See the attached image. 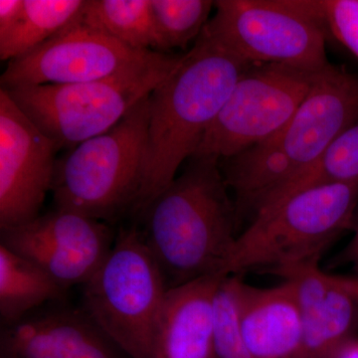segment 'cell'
<instances>
[{
    "label": "cell",
    "instance_id": "6da1fadb",
    "mask_svg": "<svg viewBox=\"0 0 358 358\" xmlns=\"http://www.w3.org/2000/svg\"><path fill=\"white\" fill-rule=\"evenodd\" d=\"M251 66L202 31L148 96V152L140 201L145 210L192 159L240 76Z\"/></svg>",
    "mask_w": 358,
    "mask_h": 358
},
{
    "label": "cell",
    "instance_id": "7a4b0ae2",
    "mask_svg": "<svg viewBox=\"0 0 358 358\" xmlns=\"http://www.w3.org/2000/svg\"><path fill=\"white\" fill-rule=\"evenodd\" d=\"M218 162L192 157L143 210L141 234L169 289L206 275L227 277L238 216Z\"/></svg>",
    "mask_w": 358,
    "mask_h": 358
},
{
    "label": "cell",
    "instance_id": "3957f363",
    "mask_svg": "<svg viewBox=\"0 0 358 358\" xmlns=\"http://www.w3.org/2000/svg\"><path fill=\"white\" fill-rule=\"evenodd\" d=\"M357 121L358 76L329 64L279 134L231 159L225 181L236 195L237 216L243 209L255 215Z\"/></svg>",
    "mask_w": 358,
    "mask_h": 358
},
{
    "label": "cell",
    "instance_id": "277c9868",
    "mask_svg": "<svg viewBox=\"0 0 358 358\" xmlns=\"http://www.w3.org/2000/svg\"><path fill=\"white\" fill-rule=\"evenodd\" d=\"M357 204L358 183H329L268 205L238 235L225 275L264 268L277 275L317 265L322 253L350 227Z\"/></svg>",
    "mask_w": 358,
    "mask_h": 358
},
{
    "label": "cell",
    "instance_id": "5b68a950",
    "mask_svg": "<svg viewBox=\"0 0 358 358\" xmlns=\"http://www.w3.org/2000/svg\"><path fill=\"white\" fill-rule=\"evenodd\" d=\"M148 96L109 131L57 160L52 188L56 209L103 222L138 207L148 152Z\"/></svg>",
    "mask_w": 358,
    "mask_h": 358
},
{
    "label": "cell",
    "instance_id": "8992f818",
    "mask_svg": "<svg viewBox=\"0 0 358 358\" xmlns=\"http://www.w3.org/2000/svg\"><path fill=\"white\" fill-rule=\"evenodd\" d=\"M83 287L87 315L129 358H152L155 327L169 286L136 228L122 230Z\"/></svg>",
    "mask_w": 358,
    "mask_h": 358
},
{
    "label": "cell",
    "instance_id": "52a82bcc",
    "mask_svg": "<svg viewBox=\"0 0 358 358\" xmlns=\"http://www.w3.org/2000/svg\"><path fill=\"white\" fill-rule=\"evenodd\" d=\"M181 58L182 54L164 53L141 69L87 83L2 89L59 150L77 147L121 122L178 67Z\"/></svg>",
    "mask_w": 358,
    "mask_h": 358
},
{
    "label": "cell",
    "instance_id": "ba28073f",
    "mask_svg": "<svg viewBox=\"0 0 358 358\" xmlns=\"http://www.w3.org/2000/svg\"><path fill=\"white\" fill-rule=\"evenodd\" d=\"M203 32L251 65L317 74L329 65L310 0H220Z\"/></svg>",
    "mask_w": 358,
    "mask_h": 358
},
{
    "label": "cell",
    "instance_id": "9c48e42d",
    "mask_svg": "<svg viewBox=\"0 0 358 358\" xmlns=\"http://www.w3.org/2000/svg\"><path fill=\"white\" fill-rule=\"evenodd\" d=\"M317 74L277 65L250 66L193 157L233 159L272 138L303 102Z\"/></svg>",
    "mask_w": 358,
    "mask_h": 358
},
{
    "label": "cell",
    "instance_id": "30bf717a",
    "mask_svg": "<svg viewBox=\"0 0 358 358\" xmlns=\"http://www.w3.org/2000/svg\"><path fill=\"white\" fill-rule=\"evenodd\" d=\"M162 54L134 50L77 20L38 48L10 61L1 88L99 81L141 69Z\"/></svg>",
    "mask_w": 358,
    "mask_h": 358
},
{
    "label": "cell",
    "instance_id": "8fae6325",
    "mask_svg": "<svg viewBox=\"0 0 358 358\" xmlns=\"http://www.w3.org/2000/svg\"><path fill=\"white\" fill-rule=\"evenodd\" d=\"M115 238L103 221L59 210L1 230V244L24 257L68 291L84 286L109 255Z\"/></svg>",
    "mask_w": 358,
    "mask_h": 358
},
{
    "label": "cell",
    "instance_id": "7c38bea8",
    "mask_svg": "<svg viewBox=\"0 0 358 358\" xmlns=\"http://www.w3.org/2000/svg\"><path fill=\"white\" fill-rule=\"evenodd\" d=\"M59 148L0 90V230L31 222L52 192Z\"/></svg>",
    "mask_w": 358,
    "mask_h": 358
},
{
    "label": "cell",
    "instance_id": "4fadbf2b",
    "mask_svg": "<svg viewBox=\"0 0 358 358\" xmlns=\"http://www.w3.org/2000/svg\"><path fill=\"white\" fill-rule=\"evenodd\" d=\"M277 275L293 284L300 307L301 358H338L352 343L357 324V301L317 265L292 268Z\"/></svg>",
    "mask_w": 358,
    "mask_h": 358
},
{
    "label": "cell",
    "instance_id": "5bb4252c",
    "mask_svg": "<svg viewBox=\"0 0 358 358\" xmlns=\"http://www.w3.org/2000/svg\"><path fill=\"white\" fill-rule=\"evenodd\" d=\"M14 358H122L124 353L82 308H55L26 317L2 331Z\"/></svg>",
    "mask_w": 358,
    "mask_h": 358
},
{
    "label": "cell",
    "instance_id": "9a60e30c",
    "mask_svg": "<svg viewBox=\"0 0 358 358\" xmlns=\"http://www.w3.org/2000/svg\"><path fill=\"white\" fill-rule=\"evenodd\" d=\"M224 278L206 275L167 289L152 358H216L214 301Z\"/></svg>",
    "mask_w": 358,
    "mask_h": 358
},
{
    "label": "cell",
    "instance_id": "2e32d148",
    "mask_svg": "<svg viewBox=\"0 0 358 358\" xmlns=\"http://www.w3.org/2000/svg\"><path fill=\"white\" fill-rule=\"evenodd\" d=\"M240 329L255 358H301L303 327L293 284L256 288L237 278Z\"/></svg>",
    "mask_w": 358,
    "mask_h": 358
},
{
    "label": "cell",
    "instance_id": "e0dca14e",
    "mask_svg": "<svg viewBox=\"0 0 358 358\" xmlns=\"http://www.w3.org/2000/svg\"><path fill=\"white\" fill-rule=\"evenodd\" d=\"M66 292L38 266L0 245V315L6 326L48 301H62Z\"/></svg>",
    "mask_w": 358,
    "mask_h": 358
},
{
    "label": "cell",
    "instance_id": "ac0fdd59",
    "mask_svg": "<svg viewBox=\"0 0 358 358\" xmlns=\"http://www.w3.org/2000/svg\"><path fill=\"white\" fill-rule=\"evenodd\" d=\"M79 20L138 51H157L150 0H86Z\"/></svg>",
    "mask_w": 358,
    "mask_h": 358
},
{
    "label": "cell",
    "instance_id": "d6986e66",
    "mask_svg": "<svg viewBox=\"0 0 358 358\" xmlns=\"http://www.w3.org/2000/svg\"><path fill=\"white\" fill-rule=\"evenodd\" d=\"M86 0H23L20 20L0 37V58L10 61L38 48L81 16Z\"/></svg>",
    "mask_w": 358,
    "mask_h": 358
},
{
    "label": "cell",
    "instance_id": "ffe728a7",
    "mask_svg": "<svg viewBox=\"0 0 358 358\" xmlns=\"http://www.w3.org/2000/svg\"><path fill=\"white\" fill-rule=\"evenodd\" d=\"M329 183H358V121L339 134L312 166L281 188L260 210L292 193Z\"/></svg>",
    "mask_w": 358,
    "mask_h": 358
},
{
    "label": "cell",
    "instance_id": "44dd1931",
    "mask_svg": "<svg viewBox=\"0 0 358 358\" xmlns=\"http://www.w3.org/2000/svg\"><path fill=\"white\" fill-rule=\"evenodd\" d=\"M157 34V51L185 49L196 42L215 1L210 0H150Z\"/></svg>",
    "mask_w": 358,
    "mask_h": 358
},
{
    "label": "cell",
    "instance_id": "7402d4cb",
    "mask_svg": "<svg viewBox=\"0 0 358 358\" xmlns=\"http://www.w3.org/2000/svg\"><path fill=\"white\" fill-rule=\"evenodd\" d=\"M238 275L225 277L214 301V345L216 358H255L240 329L237 303Z\"/></svg>",
    "mask_w": 358,
    "mask_h": 358
},
{
    "label": "cell",
    "instance_id": "603a6c76",
    "mask_svg": "<svg viewBox=\"0 0 358 358\" xmlns=\"http://www.w3.org/2000/svg\"><path fill=\"white\" fill-rule=\"evenodd\" d=\"M310 3L327 34L358 59V0H310Z\"/></svg>",
    "mask_w": 358,
    "mask_h": 358
},
{
    "label": "cell",
    "instance_id": "cb8c5ba5",
    "mask_svg": "<svg viewBox=\"0 0 358 358\" xmlns=\"http://www.w3.org/2000/svg\"><path fill=\"white\" fill-rule=\"evenodd\" d=\"M23 10V0H1L0 1V37L7 33L20 20Z\"/></svg>",
    "mask_w": 358,
    "mask_h": 358
},
{
    "label": "cell",
    "instance_id": "d4e9b609",
    "mask_svg": "<svg viewBox=\"0 0 358 358\" xmlns=\"http://www.w3.org/2000/svg\"><path fill=\"white\" fill-rule=\"evenodd\" d=\"M331 281L350 294L358 303V278L343 277V275H329Z\"/></svg>",
    "mask_w": 358,
    "mask_h": 358
},
{
    "label": "cell",
    "instance_id": "484cf974",
    "mask_svg": "<svg viewBox=\"0 0 358 358\" xmlns=\"http://www.w3.org/2000/svg\"><path fill=\"white\" fill-rule=\"evenodd\" d=\"M345 256L348 260L352 261L355 264L358 263V229L345 251Z\"/></svg>",
    "mask_w": 358,
    "mask_h": 358
},
{
    "label": "cell",
    "instance_id": "4316f807",
    "mask_svg": "<svg viewBox=\"0 0 358 358\" xmlns=\"http://www.w3.org/2000/svg\"><path fill=\"white\" fill-rule=\"evenodd\" d=\"M338 358H358V343L352 341L345 350L341 352Z\"/></svg>",
    "mask_w": 358,
    "mask_h": 358
},
{
    "label": "cell",
    "instance_id": "83f0119b",
    "mask_svg": "<svg viewBox=\"0 0 358 358\" xmlns=\"http://www.w3.org/2000/svg\"><path fill=\"white\" fill-rule=\"evenodd\" d=\"M355 268H357V278H358V264H355Z\"/></svg>",
    "mask_w": 358,
    "mask_h": 358
}]
</instances>
